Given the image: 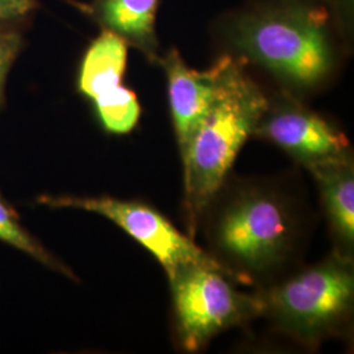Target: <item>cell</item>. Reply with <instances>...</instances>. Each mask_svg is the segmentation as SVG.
I'll return each mask as SVG.
<instances>
[{"label":"cell","mask_w":354,"mask_h":354,"mask_svg":"<svg viewBox=\"0 0 354 354\" xmlns=\"http://www.w3.org/2000/svg\"><path fill=\"white\" fill-rule=\"evenodd\" d=\"M38 205L53 209H79L102 215L122 228L127 235L143 245L165 268L168 279L184 266H203L223 269L238 277L218 259L203 251L181 234L162 213L140 201H125L108 196H49L42 194ZM239 281V279H238Z\"/></svg>","instance_id":"cell-6"},{"label":"cell","mask_w":354,"mask_h":354,"mask_svg":"<svg viewBox=\"0 0 354 354\" xmlns=\"http://www.w3.org/2000/svg\"><path fill=\"white\" fill-rule=\"evenodd\" d=\"M0 196H1V193H0Z\"/></svg>","instance_id":"cell-15"},{"label":"cell","mask_w":354,"mask_h":354,"mask_svg":"<svg viewBox=\"0 0 354 354\" xmlns=\"http://www.w3.org/2000/svg\"><path fill=\"white\" fill-rule=\"evenodd\" d=\"M160 0H91L84 12L102 28L120 36L129 46L158 62L156 13Z\"/></svg>","instance_id":"cell-10"},{"label":"cell","mask_w":354,"mask_h":354,"mask_svg":"<svg viewBox=\"0 0 354 354\" xmlns=\"http://www.w3.org/2000/svg\"><path fill=\"white\" fill-rule=\"evenodd\" d=\"M244 62L241 57L226 55L218 95L181 158L184 203L192 235L269 105L266 93L244 71Z\"/></svg>","instance_id":"cell-1"},{"label":"cell","mask_w":354,"mask_h":354,"mask_svg":"<svg viewBox=\"0 0 354 354\" xmlns=\"http://www.w3.org/2000/svg\"><path fill=\"white\" fill-rule=\"evenodd\" d=\"M42 0H0V30L26 33Z\"/></svg>","instance_id":"cell-13"},{"label":"cell","mask_w":354,"mask_h":354,"mask_svg":"<svg viewBox=\"0 0 354 354\" xmlns=\"http://www.w3.org/2000/svg\"><path fill=\"white\" fill-rule=\"evenodd\" d=\"M127 48L129 45L120 36L102 30L84 51L76 87L80 95L93 104L95 111L124 99L131 92L122 84Z\"/></svg>","instance_id":"cell-9"},{"label":"cell","mask_w":354,"mask_h":354,"mask_svg":"<svg viewBox=\"0 0 354 354\" xmlns=\"http://www.w3.org/2000/svg\"><path fill=\"white\" fill-rule=\"evenodd\" d=\"M212 236L228 269L241 282H251L288 257L294 226L274 193L252 188L239 190L218 210Z\"/></svg>","instance_id":"cell-3"},{"label":"cell","mask_w":354,"mask_h":354,"mask_svg":"<svg viewBox=\"0 0 354 354\" xmlns=\"http://www.w3.org/2000/svg\"><path fill=\"white\" fill-rule=\"evenodd\" d=\"M228 37L243 61L261 66L292 88L317 87L335 66L328 11L306 0L243 13Z\"/></svg>","instance_id":"cell-2"},{"label":"cell","mask_w":354,"mask_h":354,"mask_svg":"<svg viewBox=\"0 0 354 354\" xmlns=\"http://www.w3.org/2000/svg\"><path fill=\"white\" fill-rule=\"evenodd\" d=\"M232 279L223 269L203 266H184L169 279L177 332L187 351L261 314L260 297L238 290Z\"/></svg>","instance_id":"cell-5"},{"label":"cell","mask_w":354,"mask_h":354,"mask_svg":"<svg viewBox=\"0 0 354 354\" xmlns=\"http://www.w3.org/2000/svg\"><path fill=\"white\" fill-rule=\"evenodd\" d=\"M156 64L163 67L167 76L172 124L183 158L218 95L226 55L205 71L188 67L176 49L159 57Z\"/></svg>","instance_id":"cell-8"},{"label":"cell","mask_w":354,"mask_h":354,"mask_svg":"<svg viewBox=\"0 0 354 354\" xmlns=\"http://www.w3.org/2000/svg\"><path fill=\"white\" fill-rule=\"evenodd\" d=\"M0 241L26 253L51 270L67 279H75V273L20 223V216L0 196Z\"/></svg>","instance_id":"cell-12"},{"label":"cell","mask_w":354,"mask_h":354,"mask_svg":"<svg viewBox=\"0 0 354 354\" xmlns=\"http://www.w3.org/2000/svg\"><path fill=\"white\" fill-rule=\"evenodd\" d=\"M317 180L329 225L349 256L354 244V169L349 155L307 168Z\"/></svg>","instance_id":"cell-11"},{"label":"cell","mask_w":354,"mask_h":354,"mask_svg":"<svg viewBox=\"0 0 354 354\" xmlns=\"http://www.w3.org/2000/svg\"><path fill=\"white\" fill-rule=\"evenodd\" d=\"M253 136L274 143L306 168L349 155V140L339 129L288 99L269 102Z\"/></svg>","instance_id":"cell-7"},{"label":"cell","mask_w":354,"mask_h":354,"mask_svg":"<svg viewBox=\"0 0 354 354\" xmlns=\"http://www.w3.org/2000/svg\"><path fill=\"white\" fill-rule=\"evenodd\" d=\"M26 45V33L0 30V109L6 104V86L12 66Z\"/></svg>","instance_id":"cell-14"},{"label":"cell","mask_w":354,"mask_h":354,"mask_svg":"<svg viewBox=\"0 0 354 354\" xmlns=\"http://www.w3.org/2000/svg\"><path fill=\"white\" fill-rule=\"evenodd\" d=\"M261 314L306 342H317L349 315L354 274L349 256L333 254L259 295Z\"/></svg>","instance_id":"cell-4"}]
</instances>
